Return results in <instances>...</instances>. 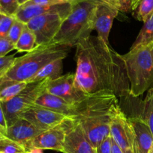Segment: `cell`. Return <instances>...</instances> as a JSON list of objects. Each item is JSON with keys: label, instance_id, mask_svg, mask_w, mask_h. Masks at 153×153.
<instances>
[{"label": "cell", "instance_id": "obj_1", "mask_svg": "<svg viewBox=\"0 0 153 153\" xmlns=\"http://www.w3.org/2000/svg\"><path fill=\"white\" fill-rule=\"evenodd\" d=\"M75 84L86 95L109 91L119 97L130 95V84L121 55L98 37L76 44Z\"/></svg>", "mask_w": 153, "mask_h": 153}, {"label": "cell", "instance_id": "obj_2", "mask_svg": "<svg viewBox=\"0 0 153 153\" xmlns=\"http://www.w3.org/2000/svg\"><path fill=\"white\" fill-rule=\"evenodd\" d=\"M119 100L109 91L88 95L76 103L72 119L79 123L84 133L94 148L110 136L111 123Z\"/></svg>", "mask_w": 153, "mask_h": 153}, {"label": "cell", "instance_id": "obj_3", "mask_svg": "<svg viewBox=\"0 0 153 153\" xmlns=\"http://www.w3.org/2000/svg\"><path fill=\"white\" fill-rule=\"evenodd\" d=\"M70 48L55 44L38 46L31 52L16 58L9 67L0 71V88L13 83H29L46 64L65 59Z\"/></svg>", "mask_w": 153, "mask_h": 153}, {"label": "cell", "instance_id": "obj_4", "mask_svg": "<svg viewBox=\"0 0 153 153\" xmlns=\"http://www.w3.org/2000/svg\"><path fill=\"white\" fill-rule=\"evenodd\" d=\"M100 0H85L73 3L70 14L63 22L51 44L76 46L80 40L91 36L94 30V16Z\"/></svg>", "mask_w": 153, "mask_h": 153}, {"label": "cell", "instance_id": "obj_5", "mask_svg": "<svg viewBox=\"0 0 153 153\" xmlns=\"http://www.w3.org/2000/svg\"><path fill=\"white\" fill-rule=\"evenodd\" d=\"M153 43L121 55L130 84V96L138 97L153 88Z\"/></svg>", "mask_w": 153, "mask_h": 153}, {"label": "cell", "instance_id": "obj_6", "mask_svg": "<svg viewBox=\"0 0 153 153\" xmlns=\"http://www.w3.org/2000/svg\"><path fill=\"white\" fill-rule=\"evenodd\" d=\"M48 80L28 83L23 91L10 100L1 102L7 126L14 124L19 119L22 111L33 105L37 98L46 91Z\"/></svg>", "mask_w": 153, "mask_h": 153}, {"label": "cell", "instance_id": "obj_7", "mask_svg": "<svg viewBox=\"0 0 153 153\" xmlns=\"http://www.w3.org/2000/svg\"><path fill=\"white\" fill-rule=\"evenodd\" d=\"M66 18L59 13H48L31 19L26 25L35 35L37 46L51 44Z\"/></svg>", "mask_w": 153, "mask_h": 153}, {"label": "cell", "instance_id": "obj_8", "mask_svg": "<svg viewBox=\"0 0 153 153\" xmlns=\"http://www.w3.org/2000/svg\"><path fill=\"white\" fill-rule=\"evenodd\" d=\"M61 126L65 134L63 153H97L77 121L67 117Z\"/></svg>", "mask_w": 153, "mask_h": 153}, {"label": "cell", "instance_id": "obj_9", "mask_svg": "<svg viewBox=\"0 0 153 153\" xmlns=\"http://www.w3.org/2000/svg\"><path fill=\"white\" fill-rule=\"evenodd\" d=\"M110 135L123 153H134V135L128 117L118 107L111 123Z\"/></svg>", "mask_w": 153, "mask_h": 153}, {"label": "cell", "instance_id": "obj_10", "mask_svg": "<svg viewBox=\"0 0 153 153\" xmlns=\"http://www.w3.org/2000/svg\"><path fill=\"white\" fill-rule=\"evenodd\" d=\"M46 92L72 103L79 102L88 96L76 88L75 73H72L48 80Z\"/></svg>", "mask_w": 153, "mask_h": 153}, {"label": "cell", "instance_id": "obj_11", "mask_svg": "<svg viewBox=\"0 0 153 153\" xmlns=\"http://www.w3.org/2000/svg\"><path fill=\"white\" fill-rule=\"evenodd\" d=\"M67 117L65 115L34 104L25 108L19 115V118L28 121L43 131L58 126Z\"/></svg>", "mask_w": 153, "mask_h": 153}, {"label": "cell", "instance_id": "obj_12", "mask_svg": "<svg viewBox=\"0 0 153 153\" xmlns=\"http://www.w3.org/2000/svg\"><path fill=\"white\" fill-rule=\"evenodd\" d=\"M73 3L67 2L55 5H38L26 2L19 6L14 17L17 20L27 24L33 18L48 13H59L64 16L70 14Z\"/></svg>", "mask_w": 153, "mask_h": 153}, {"label": "cell", "instance_id": "obj_13", "mask_svg": "<svg viewBox=\"0 0 153 153\" xmlns=\"http://www.w3.org/2000/svg\"><path fill=\"white\" fill-rule=\"evenodd\" d=\"M118 13L117 9L102 1H99L96 7L94 16V30L97 31V37L108 45H110L109 34Z\"/></svg>", "mask_w": 153, "mask_h": 153}, {"label": "cell", "instance_id": "obj_14", "mask_svg": "<svg viewBox=\"0 0 153 153\" xmlns=\"http://www.w3.org/2000/svg\"><path fill=\"white\" fill-rule=\"evenodd\" d=\"M64 131L60 124L54 128L43 131L31 140L25 146V149L37 148L40 149H52L63 152L64 150Z\"/></svg>", "mask_w": 153, "mask_h": 153}, {"label": "cell", "instance_id": "obj_15", "mask_svg": "<svg viewBox=\"0 0 153 153\" xmlns=\"http://www.w3.org/2000/svg\"><path fill=\"white\" fill-rule=\"evenodd\" d=\"M134 135V152L147 153L153 143V134L140 115L128 117Z\"/></svg>", "mask_w": 153, "mask_h": 153}, {"label": "cell", "instance_id": "obj_16", "mask_svg": "<svg viewBox=\"0 0 153 153\" xmlns=\"http://www.w3.org/2000/svg\"><path fill=\"white\" fill-rule=\"evenodd\" d=\"M43 131H44L38 128L28 121L19 118L14 124L7 128L6 137L25 148V146L32 139Z\"/></svg>", "mask_w": 153, "mask_h": 153}, {"label": "cell", "instance_id": "obj_17", "mask_svg": "<svg viewBox=\"0 0 153 153\" xmlns=\"http://www.w3.org/2000/svg\"><path fill=\"white\" fill-rule=\"evenodd\" d=\"M34 104L58 112L70 118L73 117L76 108V103L67 102L46 91L36 100Z\"/></svg>", "mask_w": 153, "mask_h": 153}, {"label": "cell", "instance_id": "obj_18", "mask_svg": "<svg viewBox=\"0 0 153 153\" xmlns=\"http://www.w3.org/2000/svg\"><path fill=\"white\" fill-rule=\"evenodd\" d=\"M63 61L64 59H58L46 64L30 81L29 83L41 82L43 80H52L62 76Z\"/></svg>", "mask_w": 153, "mask_h": 153}, {"label": "cell", "instance_id": "obj_19", "mask_svg": "<svg viewBox=\"0 0 153 153\" xmlns=\"http://www.w3.org/2000/svg\"><path fill=\"white\" fill-rule=\"evenodd\" d=\"M131 11L136 19L144 23L153 14V0H133Z\"/></svg>", "mask_w": 153, "mask_h": 153}, {"label": "cell", "instance_id": "obj_20", "mask_svg": "<svg viewBox=\"0 0 153 153\" xmlns=\"http://www.w3.org/2000/svg\"><path fill=\"white\" fill-rule=\"evenodd\" d=\"M37 46L35 35L25 24L22 34L15 44V49L18 52H30L35 49Z\"/></svg>", "mask_w": 153, "mask_h": 153}, {"label": "cell", "instance_id": "obj_21", "mask_svg": "<svg viewBox=\"0 0 153 153\" xmlns=\"http://www.w3.org/2000/svg\"><path fill=\"white\" fill-rule=\"evenodd\" d=\"M153 43V14L143 24L131 49Z\"/></svg>", "mask_w": 153, "mask_h": 153}, {"label": "cell", "instance_id": "obj_22", "mask_svg": "<svg viewBox=\"0 0 153 153\" xmlns=\"http://www.w3.org/2000/svg\"><path fill=\"white\" fill-rule=\"evenodd\" d=\"M140 115L149 127L153 134V88L147 91Z\"/></svg>", "mask_w": 153, "mask_h": 153}, {"label": "cell", "instance_id": "obj_23", "mask_svg": "<svg viewBox=\"0 0 153 153\" xmlns=\"http://www.w3.org/2000/svg\"><path fill=\"white\" fill-rule=\"evenodd\" d=\"M26 82L13 83L4 85L0 88V102H7L16 97L22 91H23L27 86Z\"/></svg>", "mask_w": 153, "mask_h": 153}, {"label": "cell", "instance_id": "obj_24", "mask_svg": "<svg viewBox=\"0 0 153 153\" xmlns=\"http://www.w3.org/2000/svg\"><path fill=\"white\" fill-rule=\"evenodd\" d=\"M0 151L4 153H26L23 146L7 137L0 140Z\"/></svg>", "mask_w": 153, "mask_h": 153}, {"label": "cell", "instance_id": "obj_25", "mask_svg": "<svg viewBox=\"0 0 153 153\" xmlns=\"http://www.w3.org/2000/svg\"><path fill=\"white\" fill-rule=\"evenodd\" d=\"M19 6L16 0H0V13L4 16H14Z\"/></svg>", "mask_w": 153, "mask_h": 153}, {"label": "cell", "instance_id": "obj_26", "mask_svg": "<svg viewBox=\"0 0 153 153\" xmlns=\"http://www.w3.org/2000/svg\"><path fill=\"white\" fill-rule=\"evenodd\" d=\"M25 26V24H24L23 22H20V21L15 19L13 25L10 27L8 35H7V38L9 39V40H10L12 43H13L14 45L16 44V42L19 40V37H20L21 34H22Z\"/></svg>", "mask_w": 153, "mask_h": 153}, {"label": "cell", "instance_id": "obj_27", "mask_svg": "<svg viewBox=\"0 0 153 153\" xmlns=\"http://www.w3.org/2000/svg\"><path fill=\"white\" fill-rule=\"evenodd\" d=\"M121 12L131 11L133 0H101Z\"/></svg>", "mask_w": 153, "mask_h": 153}, {"label": "cell", "instance_id": "obj_28", "mask_svg": "<svg viewBox=\"0 0 153 153\" xmlns=\"http://www.w3.org/2000/svg\"><path fill=\"white\" fill-rule=\"evenodd\" d=\"M15 20L14 16H4L0 21V40L7 38L10 27Z\"/></svg>", "mask_w": 153, "mask_h": 153}, {"label": "cell", "instance_id": "obj_29", "mask_svg": "<svg viewBox=\"0 0 153 153\" xmlns=\"http://www.w3.org/2000/svg\"><path fill=\"white\" fill-rule=\"evenodd\" d=\"M13 49H15V45L12 43L7 37L0 40V56H6L8 52Z\"/></svg>", "mask_w": 153, "mask_h": 153}, {"label": "cell", "instance_id": "obj_30", "mask_svg": "<svg viewBox=\"0 0 153 153\" xmlns=\"http://www.w3.org/2000/svg\"><path fill=\"white\" fill-rule=\"evenodd\" d=\"M112 139L108 136L97 146V153H112Z\"/></svg>", "mask_w": 153, "mask_h": 153}, {"label": "cell", "instance_id": "obj_31", "mask_svg": "<svg viewBox=\"0 0 153 153\" xmlns=\"http://www.w3.org/2000/svg\"><path fill=\"white\" fill-rule=\"evenodd\" d=\"M27 2L38 5H55V4H63L69 1L66 0H28Z\"/></svg>", "mask_w": 153, "mask_h": 153}, {"label": "cell", "instance_id": "obj_32", "mask_svg": "<svg viewBox=\"0 0 153 153\" xmlns=\"http://www.w3.org/2000/svg\"><path fill=\"white\" fill-rule=\"evenodd\" d=\"M16 59L14 55H6V56H0V71L7 68Z\"/></svg>", "mask_w": 153, "mask_h": 153}, {"label": "cell", "instance_id": "obj_33", "mask_svg": "<svg viewBox=\"0 0 153 153\" xmlns=\"http://www.w3.org/2000/svg\"><path fill=\"white\" fill-rule=\"evenodd\" d=\"M7 128H8V126H7V121H6L4 111H3L2 106H1V102H0V131H1L5 137L6 134H7Z\"/></svg>", "mask_w": 153, "mask_h": 153}, {"label": "cell", "instance_id": "obj_34", "mask_svg": "<svg viewBox=\"0 0 153 153\" xmlns=\"http://www.w3.org/2000/svg\"><path fill=\"white\" fill-rule=\"evenodd\" d=\"M112 139V138H111ZM112 153H123V152L122 151V149L119 147L117 144L115 143L114 141L112 139Z\"/></svg>", "mask_w": 153, "mask_h": 153}, {"label": "cell", "instance_id": "obj_35", "mask_svg": "<svg viewBox=\"0 0 153 153\" xmlns=\"http://www.w3.org/2000/svg\"><path fill=\"white\" fill-rule=\"evenodd\" d=\"M26 153H43V149H37V148H30L26 149Z\"/></svg>", "mask_w": 153, "mask_h": 153}, {"label": "cell", "instance_id": "obj_36", "mask_svg": "<svg viewBox=\"0 0 153 153\" xmlns=\"http://www.w3.org/2000/svg\"><path fill=\"white\" fill-rule=\"evenodd\" d=\"M17 1V2L19 3V5H22V4H25V3H26L27 1H28V0H16Z\"/></svg>", "mask_w": 153, "mask_h": 153}, {"label": "cell", "instance_id": "obj_37", "mask_svg": "<svg viewBox=\"0 0 153 153\" xmlns=\"http://www.w3.org/2000/svg\"><path fill=\"white\" fill-rule=\"evenodd\" d=\"M66 1L71 3H75V2H79V1H85V0H66ZM100 1H101V0H100Z\"/></svg>", "mask_w": 153, "mask_h": 153}, {"label": "cell", "instance_id": "obj_38", "mask_svg": "<svg viewBox=\"0 0 153 153\" xmlns=\"http://www.w3.org/2000/svg\"><path fill=\"white\" fill-rule=\"evenodd\" d=\"M4 138H6V137L2 134V133L1 132V131H0V140H2V139H4Z\"/></svg>", "mask_w": 153, "mask_h": 153}, {"label": "cell", "instance_id": "obj_39", "mask_svg": "<svg viewBox=\"0 0 153 153\" xmlns=\"http://www.w3.org/2000/svg\"><path fill=\"white\" fill-rule=\"evenodd\" d=\"M147 153H153V143H152V146H151V148H150V149H149V152H148Z\"/></svg>", "mask_w": 153, "mask_h": 153}, {"label": "cell", "instance_id": "obj_40", "mask_svg": "<svg viewBox=\"0 0 153 153\" xmlns=\"http://www.w3.org/2000/svg\"><path fill=\"white\" fill-rule=\"evenodd\" d=\"M4 16V15L1 14V13H0V21H1V19H2V17H3V16Z\"/></svg>", "mask_w": 153, "mask_h": 153}, {"label": "cell", "instance_id": "obj_41", "mask_svg": "<svg viewBox=\"0 0 153 153\" xmlns=\"http://www.w3.org/2000/svg\"><path fill=\"white\" fill-rule=\"evenodd\" d=\"M0 153H4V152H1V151H0Z\"/></svg>", "mask_w": 153, "mask_h": 153}, {"label": "cell", "instance_id": "obj_42", "mask_svg": "<svg viewBox=\"0 0 153 153\" xmlns=\"http://www.w3.org/2000/svg\"><path fill=\"white\" fill-rule=\"evenodd\" d=\"M152 58H153V51H152Z\"/></svg>", "mask_w": 153, "mask_h": 153}, {"label": "cell", "instance_id": "obj_43", "mask_svg": "<svg viewBox=\"0 0 153 153\" xmlns=\"http://www.w3.org/2000/svg\"><path fill=\"white\" fill-rule=\"evenodd\" d=\"M134 153H135V152H134Z\"/></svg>", "mask_w": 153, "mask_h": 153}]
</instances>
